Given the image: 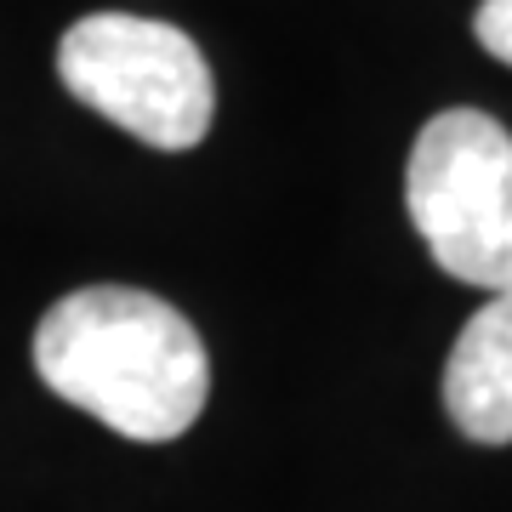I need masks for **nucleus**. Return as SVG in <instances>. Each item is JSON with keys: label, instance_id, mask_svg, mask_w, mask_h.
<instances>
[{"label": "nucleus", "instance_id": "obj_5", "mask_svg": "<svg viewBox=\"0 0 512 512\" xmlns=\"http://www.w3.org/2000/svg\"><path fill=\"white\" fill-rule=\"evenodd\" d=\"M473 35H478L484 52L501 57V63L512 69V0H484L478 18H473Z\"/></svg>", "mask_w": 512, "mask_h": 512}, {"label": "nucleus", "instance_id": "obj_1", "mask_svg": "<svg viewBox=\"0 0 512 512\" xmlns=\"http://www.w3.org/2000/svg\"><path fill=\"white\" fill-rule=\"evenodd\" d=\"M35 376L131 444H171L200 421L211 359L183 313L137 285H86L40 313Z\"/></svg>", "mask_w": 512, "mask_h": 512}, {"label": "nucleus", "instance_id": "obj_3", "mask_svg": "<svg viewBox=\"0 0 512 512\" xmlns=\"http://www.w3.org/2000/svg\"><path fill=\"white\" fill-rule=\"evenodd\" d=\"M404 205L450 279L512 296V131L484 109H444L416 131Z\"/></svg>", "mask_w": 512, "mask_h": 512}, {"label": "nucleus", "instance_id": "obj_2", "mask_svg": "<svg viewBox=\"0 0 512 512\" xmlns=\"http://www.w3.org/2000/svg\"><path fill=\"white\" fill-rule=\"evenodd\" d=\"M57 80L92 114L137 143L183 154L205 143L217 114L211 63L177 23L137 12H92L57 40Z\"/></svg>", "mask_w": 512, "mask_h": 512}, {"label": "nucleus", "instance_id": "obj_4", "mask_svg": "<svg viewBox=\"0 0 512 512\" xmlns=\"http://www.w3.org/2000/svg\"><path fill=\"white\" fill-rule=\"evenodd\" d=\"M444 410L461 439L512 444V296H490L444 359Z\"/></svg>", "mask_w": 512, "mask_h": 512}]
</instances>
